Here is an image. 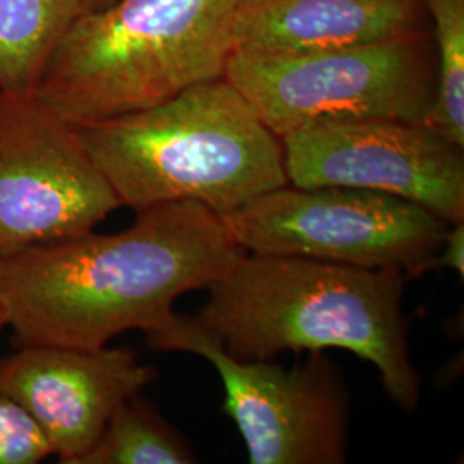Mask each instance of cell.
I'll use <instances>...</instances> for the list:
<instances>
[{
	"instance_id": "cell-8",
	"label": "cell",
	"mask_w": 464,
	"mask_h": 464,
	"mask_svg": "<svg viewBox=\"0 0 464 464\" xmlns=\"http://www.w3.org/2000/svg\"><path fill=\"white\" fill-rule=\"evenodd\" d=\"M121 207L78 128L0 93V256L92 232Z\"/></svg>"
},
{
	"instance_id": "cell-1",
	"label": "cell",
	"mask_w": 464,
	"mask_h": 464,
	"mask_svg": "<svg viewBox=\"0 0 464 464\" xmlns=\"http://www.w3.org/2000/svg\"><path fill=\"white\" fill-rule=\"evenodd\" d=\"M243 255L214 210L195 201L153 205L124 231L0 256L4 327L17 346L103 348L124 332L159 327L176 299L207 289Z\"/></svg>"
},
{
	"instance_id": "cell-4",
	"label": "cell",
	"mask_w": 464,
	"mask_h": 464,
	"mask_svg": "<svg viewBox=\"0 0 464 464\" xmlns=\"http://www.w3.org/2000/svg\"><path fill=\"white\" fill-rule=\"evenodd\" d=\"M239 0H112L84 11L36 97L74 128L128 116L222 78Z\"/></svg>"
},
{
	"instance_id": "cell-15",
	"label": "cell",
	"mask_w": 464,
	"mask_h": 464,
	"mask_svg": "<svg viewBox=\"0 0 464 464\" xmlns=\"http://www.w3.org/2000/svg\"><path fill=\"white\" fill-rule=\"evenodd\" d=\"M50 456L49 440L34 418L0 391V464H36Z\"/></svg>"
},
{
	"instance_id": "cell-16",
	"label": "cell",
	"mask_w": 464,
	"mask_h": 464,
	"mask_svg": "<svg viewBox=\"0 0 464 464\" xmlns=\"http://www.w3.org/2000/svg\"><path fill=\"white\" fill-rule=\"evenodd\" d=\"M437 266H448L464 277V220L450 224L444 246L437 258Z\"/></svg>"
},
{
	"instance_id": "cell-7",
	"label": "cell",
	"mask_w": 464,
	"mask_h": 464,
	"mask_svg": "<svg viewBox=\"0 0 464 464\" xmlns=\"http://www.w3.org/2000/svg\"><path fill=\"white\" fill-rule=\"evenodd\" d=\"M145 335L151 349L193 353L214 365L226 389L224 411L245 440L249 463L348 461V385L324 351H308V360L291 370L272 360H236L176 312Z\"/></svg>"
},
{
	"instance_id": "cell-10",
	"label": "cell",
	"mask_w": 464,
	"mask_h": 464,
	"mask_svg": "<svg viewBox=\"0 0 464 464\" xmlns=\"http://www.w3.org/2000/svg\"><path fill=\"white\" fill-rule=\"evenodd\" d=\"M155 379L130 348L17 346L0 356V391L34 418L63 464L82 463L117 406Z\"/></svg>"
},
{
	"instance_id": "cell-14",
	"label": "cell",
	"mask_w": 464,
	"mask_h": 464,
	"mask_svg": "<svg viewBox=\"0 0 464 464\" xmlns=\"http://www.w3.org/2000/svg\"><path fill=\"white\" fill-rule=\"evenodd\" d=\"M437 78L425 124L464 147V0H423Z\"/></svg>"
},
{
	"instance_id": "cell-3",
	"label": "cell",
	"mask_w": 464,
	"mask_h": 464,
	"mask_svg": "<svg viewBox=\"0 0 464 464\" xmlns=\"http://www.w3.org/2000/svg\"><path fill=\"white\" fill-rule=\"evenodd\" d=\"M78 133L134 212L195 201L224 216L289 184L281 138L226 76Z\"/></svg>"
},
{
	"instance_id": "cell-9",
	"label": "cell",
	"mask_w": 464,
	"mask_h": 464,
	"mask_svg": "<svg viewBox=\"0 0 464 464\" xmlns=\"http://www.w3.org/2000/svg\"><path fill=\"white\" fill-rule=\"evenodd\" d=\"M281 141L293 186L379 191L418 203L449 224L464 220V147L425 122L327 121Z\"/></svg>"
},
{
	"instance_id": "cell-6",
	"label": "cell",
	"mask_w": 464,
	"mask_h": 464,
	"mask_svg": "<svg viewBox=\"0 0 464 464\" xmlns=\"http://www.w3.org/2000/svg\"><path fill=\"white\" fill-rule=\"evenodd\" d=\"M220 217L248 253L399 268L408 279L437 266L450 227L413 201L343 186L285 184Z\"/></svg>"
},
{
	"instance_id": "cell-5",
	"label": "cell",
	"mask_w": 464,
	"mask_h": 464,
	"mask_svg": "<svg viewBox=\"0 0 464 464\" xmlns=\"http://www.w3.org/2000/svg\"><path fill=\"white\" fill-rule=\"evenodd\" d=\"M224 76L282 138L327 121L425 122L437 63L429 34L274 57L232 53Z\"/></svg>"
},
{
	"instance_id": "cell-18",
	"label": "cell",
	"mask_w": 464,
	"mask_h": 464,
	"mask_svg": "<svg viewBox=\"0 0 464 464\" xmlns=\"http://www.w3.org/2000/svg\"><path fill=\"white\" fill-rule=\"evenodd\" d=\"M0 327H4V315H2V306H0Z\"/></svg>"
},
{
	"instance_id": "cell-12",
	"label": "cell",
	"mask_w": 464,
	"mask_h": 464,
	"mask_svg": "<svg viewBox=\"0 0 464 464\" xmlns=\"http://www.w3.org/2000/svg\"><path fill=\"white\" fill-rule=\"evenodd\" d=\"M84 11V0H0V93L36 97L53 52Z\"/></svg>"
},
{
	"instance_id": "cell-2",
	"label": "cell",
	"mask_w": 464,
	"mask_h": 464,
	"mask_svg": "<svg viewBox=\"0 0 464 464\" xmlns=\"http://www.w3.org/2000/svg\"><path fill=\"white\" fill-rule=\"evenodd\" d=\"M406 274L324 260L248 253L207 287L193 320L236 360L344 349L377 368L402 411L420 404L421 377L402 310Z\"/></svg>"
},
{
	"instance_id": "cell-17",
	"label": "cell",
	"mask_w": 464,
	"mask_h": 464,
	"mask_svg": "<svg viewBox=\"0 0 464 464\" xmlns=\"http://www.w3.org/2000/svg\"><path fill=\"white\" fill-rule=\"evenodd\" d=\"M111 2H112V0H84V4H86V7H88V11L100 9V7H103V5L111 4Z\"/></svg>"
},
{
	"instance_id": "cell-11",
	"label": "cell",
	"mask_w": 464,
	"mask_h": 464,
	"mask_svg": "<svg viewBox=\"0 0 464 464\" xmlns=\"http://www.w3.org/2000/svg\"><path fill=\"white\" fill-rule=\"evenodd\" d=\"M429 34L423 0H239L232 53L274 57Z\"/></svg>"
},
{
	"instance_id": "cell-13",
	"label": "cell",
	"mask_w": 464,
	"mask_h": 464,
	"mask_svg": "<svg viewBox=\"0 0 464 464\" xmlns=\"http://www.w3.org/2000/svg\"><path fill=\"white\" fill-rule=\"evenodd\" d=\"M191 444L159 408L136 392L124 399L109 418L95 446L80 464H193Z\"/></svg>"
}]
</instances>
